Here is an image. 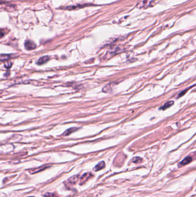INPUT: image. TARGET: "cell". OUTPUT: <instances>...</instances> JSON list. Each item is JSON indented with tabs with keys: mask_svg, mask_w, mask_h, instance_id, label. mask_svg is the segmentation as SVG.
<instances>
[{
	"mask_svg": "<svg viewBox=\"0 0 196 197\" xmlns=\"http://www.w3.org/2000/svg\"><path fill=\"white\" fill-rule=\"evenodd\" d=\"M191 88V86L190 87H189V88H187V89H186L185 90H183V91H182L180 93H179V96H178V97H181L182 96H184L185 93H186V92L190 89Z\"/></svg>",
	"mask_w": 196,
	"mask_h": 197,
	"instance_id": "obj_13",
	"label": "cell"
},
{
	"mask_svg": "<svg viewBox=\"0 0 196 197\" xmlns=\"http://www.w3.org/2000/svg\"><path fill=\"white\" fill-rule=\"evenodd\" d=\"M50 166V165H44V166H43L40 167H39V168H34V169H30L29 171V172L31 174H34V173H36L37 172H39L42 171H43L44 169H46L48 167H49Z\"/></svg>",
	"mask_w": 196,
	"mask_h": 197,
	"instance_id": "obj_4",
	"label": "cell"
},
{
	"mask_svg": "<svg viewBox=\"0 0 196 197\" xmlns=\"http://www.w3.org/2000/svg\"><path fill=\"white\" fill-rule=\"evenodd\" d=\"M173 104H174V102L173 101H170V102L166 103L163 106H162L160 108V109L162 110H165L168 109L169 107H171Z\"/></svg>",
	"mask_w": 196,
	"mask_h": 197,
	"instance_id": "obj_9",
	"label": "cell"
},
{
	"mask_svg": "<svg viewBox=\"0 0 196 197\" xmlns=\"http://www.w3.org/2000/svg\"><path fill=\"white\" fill-rule=\"evenodd\" d=\"M25 47L28 50H31L35 49L36 47V45L32 41L27 40L25 42Z\"/></svg>",
	"mask_w": 196,
	"mask_h": 197,
	"instance_id": "obj_3",
	"label": "cell"
},
{
	"mask_svg": "<svg viewBox=\"0 0 196 197\" xmlns=\"http://www.w3.org/2000/svg\"></svg>",
	"mask_w": 196,
	"mask_h": 197,
	"instance_id": "obj_18",
	"label": "cell"
},
{
	"mask_svg": "<svg viewBox=\"0 0 196 197\" xmlns=\"http://www.w3.org/2000/svg\"><path fill=\"white\" fill-rule=\"evenodd\" d=\"M5 93H6V92H5L0 91V96H3V95H6Z\"/></svg>",
	"mask_w": 196,
	"mask_h": 197,
	"instance_id": "obj_17",
	"label": "cell"
},
{
	"mask_svg": "<svg viewBox=\"0 0 196 197\" xmlns=\"http://www.w3.org/2000/svg\"><path fill=\"white\" fill-rule=\"evenodd\" d=\"M78 129L77 127H72V128H70L69 129H67L66 131H65V132L63 134V136H68L70 134H71V133L75 132V131H77Z\"/></svg>",
	"mask_w": 196,
	"mask_h": 197,
	"instance_id": "obj_6",
	"label": "cell"
},
{
	"mask_svg": "<svg viewBox=\"0 0 196 197\" xmlns=\"http://www.w3.org/2000/svg\"><path fill=\"white\" fill-rule=\"evenodd\" d=\"M141 159L140 157H135L132 160V162L135 163H139L141 162Z\"/></svg>",
	"mask_w": 196,
	"mask_h": 197,
	"instance_id": "obj_12",
	"label": "cell"
},
{
	"mask_svg": "<svg viewBox=\"0 0 196 197\" xmlns=\"http://www.w3.org/2000/svg\"><path fill=\"white\" fill-rule=\"evenodd\" d=\"M91 173L87 172V173H84L82 177L81 178V183H84L91 176Z\"/></svg>",
	"mask_w": 196,
	"mask_h": 197,
	"instance_id": "obj_8",
	"label": "cell"
},
{
	"mask_svg": "<svg viewBox=\"0 0 196 197\" xmlns=\"http://www.w3.org/2000/svg\"><path fill=\"white\" fill-rule=\"evenodd\" d=\"M5 31L2 29H0V38H3L5 36Z\"/></svg>",
	"mask_w": 196,
	"mask_h": 197,
	"instance_id": "obj_15",
	"label": "cell"
},
{
	"mask_svg": "<svg viewBox=\"0 0 196 197\" xmlns=\"http://www.w3.org/2000/svg\"><path fill=\"white\" fill-rule=\"evenodd\" d=\"M11 57L10 55L9 54H1L0 55V61H6L8 60L9 59H10Z\"/></svg>",
	"mask_w": 196,
	"mask_h": 197,
	"instance_id": "obj_11",
	"label": "cell"
},
{
	"mask_svg": "<svg viewBox=\"0 0 196 197\" xmlns=\"http://www.w3.org/2000/svg\"><path fill=\"white\" fill-rule=\"evenodd\" d=\"M50 59V57L48 56H44L40 58L37 61V64L39 65H43L48 62Z\"/></svg>",
	"mask_w": 196,
	"mask_h": 197,
	"instance_id": "obj_5",
	"label": "cell"
},
{
	"mask_svg": "<svg viewBox=\"0 0 196 197\" xmlns=\"http://www.w3.org/2000/svg\"><path fill=\"white\" fill-rule=\"evenodd\" d=\"M192 160H193V158L191 156H188V157H185L182 161H181L178 164V167H181L182 166H185L186 164H188L190 163H191L192 161Z\"/></svg>",
	"mask_w": 196,
	"mask_h": 197,
	"instance_id": "obj_2",
	"label": "cell"
},
{
	"mask_svg": "<svg viewBox=\"0 0 196 197\" xmlns=\"http://www.w3.org/2000/svg\"><path fill=\"white\" fill-rule=\"evenodd\" d=\"M155 0H140L137 5V8L139 9H146L151 6Z\"/></svg>",
	"mask_w": 196,
	"mask_h": 197,
	"instance_id": "obj_1",
	"label": "cell"
},
{
	"mask_svg": "<svg viewBox=\"0 0 196 197\" xmlns=\"http://www.w3.org/2000/svg\"><path fill=\"white\" fill-rule=\"evenodd\" d=\"M12 65V63L10 62H5V65H4L5 67L6 68H8V69L11 68Z\"/></svg>",
	"mask_w": 196,
	"mask_h": 197,
	"instance_id": "obj_14",
	"label": "cell"
},
{
	"mask_svg": "<svg viewBox=\"0 0 196 197\" xmlns=\"http://www.w3.org/2000/svg\"><path fill=\"white\" fill-rule=\"evenodd\" d=\"M78 178H79V176H78V175H75V176H74L70 178L69 179V182H70V183L73 184H75L76 182L78 181Z\"/></svg>",
	"mask_w": 196,
	"mask_h": 197,
	"instance_id": "obj_10",
	"label": "cell"
},
{
	"mask_svg": "<svg viewBox=\"0 0 196 197\" xmlns=\"http://www.w3.org/2000/svg\"><path fill=\"white\" fill-rule=\"evenodd\" d=\"M105 166V163L104 161H102L101 162H100L95 167H94V171H98L100 170H101L103 169Z\"/></svg>",
	"mask_w": 196,
	"mask_h": 197,
	"instance_id": "obj_7",
	"label": "cell"
},
{
	"mask_svg": "<svg viewBox=\"0 0 196 197\" xmlns=\"http://www.w3.org/2000/svg\"><path fill=\"white\" fill-rule=\"evenodd\" d=\"M44 197H55L54 194H53V193H46L44 196Z\"/></svg>",
	"mask_w": 196,
	"mask_h": 197,
	"instance_id": "obj_16",
	"label": "cell"
}]
</instances>
